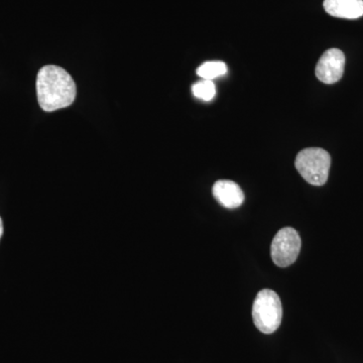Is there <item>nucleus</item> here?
<instances>
[{
	"label": "nucleus",
	"mask_w": 363,
	"mask_h": 363,
	"mask_svg": "<svg viewBox=\"0 0 363 363\" xmlns=\"http://www.w3.org/2000/svg\"><path fill=\"white\" fill-rule=\"evenodd\" d=\"M37 94L43 111H59L70 106L75 100V82L61 67L45 66L38 73Z\"/></svg>",
	"instance_id": "nucleus-1"
},
{
	"label": "nucleus",
	"mask_w": 363,
	"mask_h": 363,
	"mask_svg": "<svg viewBox=\"0 0 363 363\" xmlns=\"http://www.w3.org/2000/svg\"><path fill=\"white\" fill-rule=\"evenodd\" d=\"M345 67V56L341 50H327L322 55L316 67V76L325 84H334L342 78Z\"/></svg>",
	"instance_id": "nucleus-5"
},
{
	"label": "nucleus",
	"mask_w": 363,
	"mask_h": 363,
	"mask_svg": "<svg viewBox=\"0 0 363 363\" xmlns=\"http://www.w3.org/2000/svg\"><path fill=\"white\" fill-rule=\"evenodd\" d=\"M252 319L262 333L272 334L278 330L283 319V306L278 294L269 289L260 291L253 302Z\"/></svg>",
	"instance_id": "nucleus-2"
},
{
	"label": "nucleus",
	"mask_w": 363,
	"mask_h": 363,
	"mask_svg": "<svg viewBox=\"0 0 363 363\" xmlns=\"http://www.w3.org/2000/svg\"><path fill=\"white\" fill-rule=\"evenodd\" d=\"M301 238L293 227H284L274 236L271 247L272 262L279 267L292 266L300 253Z\"/></svg>",
	"instance_id": "nucleus-4"
},
{
	"label": "nucleus",
	"mask_w": 363,
	"mask_h": 363,
	"mask_svg": "<svg viewBox=\"0 0 363 363\" xmlns=\"http://www.w3.org/2000/svg\"><path fill=\"white\" fill-rule=\"evenodd\" d=\"M192 92L198 99H201L203 101H211L216 95V88H215L213 81L202 79L193 85Z\"/></svg>",
	"instance_id": "nucleus-9"
},
{
	"label": "nucleus",
	"mask_w": 363,
	"mask_h": 363,
	"mask_svg": "<svg viewBox=\"0 0 363 363\" xmlns=\"http://www.w3.org/2000/svg\"><path fill=\"white\" fill-rule=\"evenodd\" d=\"M295 166L308 183L313 186H323L328 180L331 157L327 150L310 147L298 152Z\"/></svg>",
	"instance_id": "nucleus-3"
},
{
	"label": "nucleus",
	"mask_w": 363,
	"mask_h": 363,
	"mask_svg": "<svg viewBox=\"0 0 363 363\" xmlns=\"http://www.w3.org/2000/svg\"><path fill=\"white\" fill-rule=\"evenodd\" d=\"M212 193L217 202L227 209H236L245 201L242 190L233 181H217L212 189Z\"/></svg>",
	"instance_id": "nucleus-6"
},
{
	"label": "nucleus",
	"mask_w": 363,
	"mask_h": 363,
	"mask_svg": "<svg viewBox=\"0 0 363 363\" xmlns=\"http://www.w3.org/2000/svg\"><path fill=\"white\" fill-rule=\"evenodd\" d=\"M226 73V64L221 61L205 62L197 69V75L205 80H213L225 75Z\"/></svg>",
	"instance_id": "nucleus-8"
},
{
	"label": "nucleus",
	"mask_w": 363,
	"mask_h": 363,
	"mask_svg": "<svg viewBox=\"0 0 363 363\" xmlns=\"http://www.w3.org/2000/svg\"><path fill=\"white\" fill-rule=\"evenodd\" d=\"M323 6L334 18L357 20L363 16V0H324Z\"/></svg>",
	"instance_id": "nucleus-7"
},
{
	"label": "nucleus",
	"mask_w": 363,
	"mask_h": 363,
	"mask_svg": "<svg viewBox=\"0 0 363 363\" xmlns=\"http://www.w3.org/2000/svg\"><path fill=\"white\" fill-rule=\"evenodd\" d=\"M2 233H4V223H2L1 218H0V238H1Z\"/></svg>",
	"instance_id": "nucleus-10"
}]
</instances>
